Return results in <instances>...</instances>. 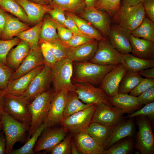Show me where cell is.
I'll return each mask as SVG.
<instances>
[{
    "label": "cell",
    "instance_id": "cell-3",
    "mask_svg": "<svg viewBox=\"0 0 154 154\" xmlns=\"http://www.w3.org/2000/svg\"><path fill=\"white\" fill-rule=\"evenodd\" d=\"M1 120L6 142L5 153L9 154L17 142L24 141L25 134L28 131L30 125L17 120L5 111L2 114Z\"/></svg>",
    "mask_w": 154,
    "mask_h": 154
},
{
    "label": "cell",
    "instance_id": "cell-42",
    "mask_svg": "<svg viewBox=\"0 0 154 154\" xmlns=\"http://www.w3.org/2000/svg\"><path fill=\"white\" fill-rule=\"evenodd\" d=\"M21 40L16 37L9 40H0V61L7 65V58L11 50L17 45Z\"/></svg>",
    "mask_w": 154,
    "mask_h": 154
},
{
    "label": "cell",
    "instance_id": "cell-50",
    "mask_svg": "<svg viewBox=\"0 0 154 154\" xmlns=\"http://www.w3.org/2000/svg\"><path fill=\"white\" fill-rule=\"evenodd\" d=\"M48 13L50 14L52 19L57 23L64 26L66 19L64 12L62 10L56 7H53Z\"/></svg>",
    "mask_w": 154,
    "mask_h": 154
},
{
    "label": "cell",
    "instance_id": "cell-38",
    "mask_svg": "<svg viewBox=\"0 0 154 154\" xmlns=\"http://www.w3.org/2000/svg\"><path fill=\"white\" fill-rule=\"evenodd\" d=\"M133 146L132 136L127 137L104 150L102 154H127L132 151Z\"/></svg>",
    "mask_w": 154,
    "mask_h": 154
},
{
    "label": "cell",
    "instance_id": "cell-35",
    "mask_svg": "<svg viewBox=\"0 0 154 154\" xmlns=\"http://www.w3.org/2000/svg\"><path fill=\"white\" fill-rule=\"evenodd\" d=\"M143 78L137 72L127 70L120 82L118 93H129Z\"/></svg>",
    "mask_w": 154,
    "mask_h": 154
},
{
    "label": "cell",
    "instance_id": "cell-25",
    "mask_svg": "<svg viewBox=\"0 0 154 154\" xmlns=\"http://www.w3.org/2000/svg\"><path fill=\"white\" fill-rule=\"evenodd\" d=\"M25 11L30 23H36L40 21L51 8L46 5L36 3L28 0H15Z\"/></svg>",
    "mask_w": 154,
    "mask_h": 154
},
{
    "label": "cell",
    "instance_id": "cell-34",
    "mask_svg": "<svg viewBox=\"0 0 154 154\" xmlns=\"http://www.w3.org/2000/svg\"><path fill=\"white\" fill-rule=\"evenodd\" d=\"M0 7L23 22L30 23L25 11L15 0H0Z\"/></svg>",
    "mask_w": 154,
    "mask_h": 154
},
{
    "label": "cell",
    "instance_id": "cell-18",
    "mask_svg": "<svg viewBox=\"0 0 154 154\" xmlns=\"http://www.w3.org/2000/svg\"><path fill=\"white\" fill-rule=\"evenodd\" d=\"M127 71L123 63L117 65L104 76L99 85L108 97L113 96L118 93L120 82Z\"/></svg>",
    "mask_w": 154,
    "mask_h": 154
},
{
    "label": "cell",
    "instance_id": "cell-55",
    "mask_svg": "<svg viewBox=\"0 0 154 154\" xmlns=\"http://www.w3.org/2000/svg\"><path fill=\"white\" fill-rule=\"evenodd\" d=\"M140 76L146 78L154 79V67L145 69L137 72Z\"/></svg>",
    "mask_w": 154,
    "mask_h": 154
},
{
    "label": "cell",
    "instance_id": "cell-56",
    "mask_svg": "<svg viewBox=\"0 0 154 154\" xmlns=\"http://www.w3.org/2000/svg\"><path fill=\"white\" fill-rule=\"evenodd\" d=\"M7 13L0 7V29L3 32L7 21Z\"/></svg>",
    "mask_w": 154,
    "mask_h": 154
},
{
    "label": "cell",
    "instance_id": "cell-37",
    "mask_svg": "<svg viewBox=\"0 0 154 154\" xmlns=\"http://www.w3.org/2000/svg\"><path fill=\"white\" fill-rule=\"evenodd\" d=\"M46 124L44 122L36 129L31 137L21 147L13 150L10 154H33L34 147L39 137L44 130L47 128Z\"/></svg>",
    "mask_w": 154,
    "mask_h": 154
},
{
    "label": "cell",
    "instance_id": "cell-4",
    "mask_svg": "<svg viewBox=\"0 0 154 154\" xmlns=\"http://www.w3.org/2000/svg\"><path fill=\"white\" fill-rule=\"evenodd\" d=\"M73 71V62L67 57L57 61L52 68L51 83L56 93L63 90L75 91L72 81Z\"/></svg>",
    "mask_w": 154,
    "mask_h": 154
},
{
    "label": "cell",
    "instance_id": "cell-6",
    "mask_svg": "<svg viewBox=\"0 0 154 154\" xmlns=\"http://www.w3.org/2000/svg\"><path fill=\"white\" fill-rule=\"evenodd\" d=\"M97 104L78 112L63 119L60 125L67 129L72 135L86 131L92 123Z\"/></svg>",
    "mask_w": 154,
    "mask_h": 154
},
{
    "label": "cell",
    "instance_id": "cell-51",
    "mask_svg": "<svg viewBox=\"0 0 154 154\" xmlns=\"http://www.w3.org/2000/svg\"><path fill=\"white\" fill-rule=\"evenodd\" d=\"M57 30L59 39L64 42L69 40L73 35L71 31L64 25L57 23Z\"/></svg>",
    "mask_w": 154,
    "mask_h": 154
},
{
    "label": "cell",
    "instance_id": "cell-48",
    "mask_svg": "<svg viewBox=\"0 0 154 154\" xmlns=\"http://www.w3.org/2000/svg\"><path fill=\"white\" fill-rule=\"evenodd\" d=\"M94 39H95L88 36L73 35L68 41L65 42L61 41L65 46L72 48L78 46Z\"/></svg>",
    "mask_w": 154,
    "mask_h": 154
},
{
    "label": "cell",
    "instance_id": "cell-10",
    "mask_svg": "<svg viewBox=\"0 0 154 154\" xmlns=\"http://www.w3.org/2000/svg\"><path fill=\"white\" fill-rule=\"evenodd\" d=\"M122 54L106 39L98 42L96 50L90 62L102 65H117L123 63Z\"/></svg>",
    "mask_w": 154,
    "mask_h": 154
},
{
    "label": "cell",
    "instance_id": "cell-39",
    "mask_svg": "<svg viewBox=\"0 0 154 154\" xmlns=\"http://www.w3.org/2000/svg\"><path fill=\"white\" fill-rule=\"evenodd\" d=\"M43 21L39 22L34 26L20 32L15 37L23 40L31 48L39 44V35Z\"/></svg>",
    "mask_w": 154,
    "mask_h": 154
},
{
    "label": "cell",
    "instance_id": "cell-47",
    "mask_svg": "<svg viewBox=\"0 0 154 154\" xmlns=\"http://www.w3.org/2000/svg\"><path fill=\"white\" fill-rule=\"evenodd\" d=\"M154 86V79L143 78L129 93V95L137 97L142 92Z\"/></svg>",
    "mask_w": 154,
    "mask_h": 154
},
{
    "label": "cell",
    "instance_id": "cell-31",
    "mask_svg": "<svg viewBox=\"0 0 154 154\" xmlns=\"http://www.w3.org/2000/svg\"><path fill=\"white\" fill-rule=\"evenodd\" d=\"M66 13L74 21L80 31L84 34L98 41L106 39L87 21L79 17L73 13L69 12Z\"/></svg>",
    "mask_w": 154,
    "mask_h": 154
},
{
    "label": "cell",
    "instance_id": "cell-5",
    "mask_svg": "<svg viewBox=\"0 0 154 154\" xmlns=\"http://www.w3.org/2000/svg\"><path fill=\"white\" fill-rule=\"evenodd\" d=\"M145 14L143 3H141L134 6L121 8L113 17L115 24L131 32L141 23Z\"/></svg>",
    "mask_w": 154,
    "mask_h": 154
},
{
    "label": "cell",
    "instance_id": "cell-23",
    "mask_svg": "<svg viewBox=\"0 0 154 154\" xmlns=\"http://www.w3.org/2000/svg\"><path fill=\"white\" fill-rule=\"evenodd\" d=\"M108 100L111 105L121 109L125 113H132L140 108L142 105L138 102L137 97L128 94L118 93L108 97Z\"/></svg>",
    "mask_w": 154,
    "mask_h": 154
},
{
    "label": "cell",
    "instance_id": "cell-12",
    "mask_svg": "<svg viewBox=\"0 0 154 154\" xmlns=\"http://www.w3.org/2000/svg\"><path fill=\"white\" fill-rule=\"evenodd\" d=\"M68 131L65 127H49L45 129L39 137L34 147L35 153L45 150L48 152L66 136Z\"/></svg>",
    "mask_w": 154,
    "mask_h": 154
},
{
    "label": "cell",
    "instance_id": "cell-26",
    "mask_svg": "<svg viewBox=\"0 0 154 154\" xmlns=\"http://www.w3.org/2000/svg\"><path fill=\"white\" fill-rule=\"evenodd\" d=\"M31 48L28 43L21 40L8 54L7 58V65L14 71H15L27 56Z\"/></svg>",
    "mask_w": 154,
    "mask_h": 154
},
{
    "label": "cell",
    "instance_id": "cell-40",
    "mask_svg": "<svg viewBox=\"0 0 154 154\" xmlns=\"http://www.w3.org/2000/svg\"><path fill=\"white\" fill-rule=\"evenodd\" d=\"M94 7L113 16L121 8V0H99Z\"/></svg>",
    "mask_w": 154,
    "mask_h": 154
},
{
    "label": "cell",
    "instance_id": "cell-49",
    "mask_svg": "<svg viewBox=\"0 0 154 154\" xmlns=\"http://www.w3.org/2000/svg\"><path fill=\"white\" fill-rule=\"evenodd\" d=\"M137 98L138 102L142 105L154 102V86L142 92Z\"/></svg>",
    "mask_w": 154,
    "mask_h": 154
},
{
    "label": "cell",
    "instance_id": "cell-58",
    "mask_svg": "<svg viewBox=\"0 0 154 154\" xmlns=\"http://www.w3.org/2000/svg\"><path fill=\"white\" fill-rule=\"evenodd\" d=\"M4 94L2 91H0V120L4 111Z\"/></svg>",
    "mask_w": 154,
    "mask_h": 154
},
{
    "label": "cell",
    "instance_id": "cell-63",
    "mask_svg": "<svg viewBox=\"0 0 154 154\" xmlns=\"http://www.w3.org/2000/svg\"><path fill=\"white\" fill-rule=\"evenodd\" d=\"M3 32L2 30L0 29V38H1Z\"/></svg>",
    "mask_w": 154,
    "mask_h": 154
},
{
    "label": "cell",
    "instance_id": "cell-60",
    "mask_svg": "<svg viewBox=\"0 0 154 154\" xmlns=\"http://www.w3.org/2000/svg\"><path fill=\"white\" fill-rule=\"evenodd\" d=\"M99 0H84L86 8H90L94 7Z\"/></svg>",
    "mask_w": 154,
    "mask_h": 154
},
{
    "label": "cell",
    "instance_id": "cell-33",
    "mask_svg": "<svg viewBox=\"0 0 154 154\" xmlns=\"http://www.w3.org/2000/svg\"><path fill=\"white\" fill-rule=\"evenodd\" d=\"M57 23L52 19L43 21L39 35V44L59 39L57 33Z\"/></svg>",
    "mask_w": 154,
    "mask_h": 154
},
{
    "label": "cell",
    "instance_id": "cell-20",
    "mask_svg": "<svg viewBox=\"0 0 154 154\" xmlns=\"http://www.w3.org/2000/svg\"><path fill=\"white\" fill-rule=\"evenodd\" d=\"M98 42L94 39L78 46L70 48L66 57L73 62L89 61L96 50Z\"/></svg>",
    "mask_w": 154,
    "mask_h": 154
},
{
    "label": "cell",
    "instance_id": "cell-21",
    "mask_svg": "<svg viewBox=\"0 0 154 154\" xmlns=\"http://www.w3.org/2000/svg\"><path fill=\"white\" fill-rule=\"evenodd\" d=\"M76 146L80 152L83 154H102L104 147L98 143L86 131L73 135Z\"/></svg>",
    "mask_w": 154,
    "mask_h": 154
},
{
    "label": "cell",
    "instance_id": "cell-13",
    "mask_svg": "<svg viewBox=\"0 0 154 154\" xmlns=\"http://www.w3.org/2000/svg\"><path fill=\"white\" fill-rule=\"evenodd\" d=\"M75 91L78 98L84 103L87 104H96L102 103L111 106L108 100V97L102 89L87 83H78L74 84Z\"/></svg>",
    "mask_w": 154,
    "mask_h": 154
},
{
    "label": "cell",
    "instance_id": "cell-41",
    "mask_svg": "<svg viewBox=\"0 0 154 154\" xmlns=\"http://www.w3.org/2000/svg\"><path fill=\"white\" fill-rule=\"evenodd\" d=\"M46 42L57 61L66 57L70 48L65 46L59 39Z\"/></svg>",
    "mask_w": 154,
    "mask_h": 154
},
{
    "label": "cell",
    "instance_id": "cell-43",
    "mask_svg": "<svg viewBox=\"0 0 154 154\" xmlns=\"http://www.w3.org/2000/svg\"><path fill=\"white\" fill-rule=\"evenodd\" d=\"M72 135H67L64 139L48 152L51 154H71V139Z\"/></svg>",
    "mask_w": 154,
    "mask_h": 154
},
{
    "label": "cell",
    "instance_id": "cell-22",
    "mask_svg": "<svg viewBox=\"0 0 154 154\" xmlns=\"http://www.w3.org/2000/svg\"><path fill=\"white\" fill-rule=\"evenodd\" d=\"M131 54L143 59L154 60V42L131 35Z\"/></svg>",
    "mask_w": 154,
    "mask_h": 154
},
{
    "label": "cell",
    "instance_id": "cell-57",
    "mask_svg": "<svg viewBox=\"0 0 154 154\" xmlns=\"http://www.w3.org/2000/svg\"><path fill=\"white\" fill-rule=\"evenodd\" d=\"M6 146V140L3 131L0 132V154L5 153Z\"/></svg>",
    "mask_w": 154,
    "mask_h": 154
},
{
    "label": "cell",
    "instance_id": "cell-45",
    "mask_svg": "<svg viewBox=\"0 0 154 154\" xmlns=\"http://www.w3.org/2000/svg\"><path fill=\"white\" fill-rule=\"evenodd\" d=\"M39 44L44 64L52 68L57 61L55 56L46 42H42Z\"/></svg>",
    "mask_w": 154,
    "mask_h": 154
},
{
    "label": "cell",
    "instance_id": "cell-27",
    "mask_svg": "<svg viewBox=\"0 0 154 154\" xmlns=\"http://www.w3.org/2000/svg\"><path fill=\"white\" fill-rule=\"evenodd\" d=\"M30 28L28 24L7 13L6 22L1 39L3 40L11 39L19 33Z\"/></svg>",
    "mask_w": 154,
    "mask_h": 154
},
{
    "label": "cell",
    "instance_id": "cell-29",
    "mask_svg": "<svg viewBox=\"0 0 154 154\" xmlns=\"http://www.w3.org/2000/svg\"><path fill=\"white\" fill-rule=\"evenodd\" d=\"M123 64L127 70L137 72L142 70L154 67V60H145L129 53L122 54Z\"/></svg>",
    "mask_w": 154,
    "mask_h": 154
},
{
    "label": "cell",
    "instance_id": "cell-8",
    "mask_svg": "<svg viewBox=\"0 0 154 154\" xmlns=\"http://www.w3.org/2000/svg\"><path fill=\"white\" fill-rule=\"evenodd\" d=\"M4 111L23 123L30 125L31 115L29 104L20 95L4 94Z\"/></svg>",
    "mask_w": 154,
    "mask_h": 154
},
{
    "label": "cell",
    "instance_id": "cell-46",
    "mask_svg": "<svg viewBox=\"0 0 154 154\" xmlns=\"http://www.w3.org/2000/svg\"><path fill=\"white\" fill-rule=\"evenodd\" d=\"M144 116L149 118L152 121L154 119V102L145 104L141 109L134 112L126 116L123 117V119L132 118L139 116Z\"/></svg>",
    "mask_w": 154,
    "mask_h": 154
},
{
    "label": "cell",
    "instance_id": "cell-17",
    "mask_svg": "<svg viewBox=\"0 0 154 154\" xmlns=\"http://www.w3.org/2000/svg\"><path fill=\"white\" fill-rule=\"evenodd\" d=\"M44 64L43 57L38 44L31 48L27 56L14 71L9 81L29 72L38 66Z\"/></svg>",
    "mask_w": 154,
    "mask_h": 154
},
{
    "label": "cell",
    "instance_id": "cell-14",
    "mask_svg": "<svg viewBox=\"0 0 154 154\" xmlns=\"http://www.w3.org/2000/svg\"><path fill=\"white\" fill-rule=\"evenodd\" d=\"M80 15L82 18L98 29L103 37L107 39L111 25L110 16L109 13L93 7L85 8Z\"/></svg>",
    "mask_w": 154,
    "mask_h": 154
},
{
    "label": "cell",
    "instance_id": "cell-16",
    "mask_svg": "<svg viewBox=\"0 0 154 154\" xmlns=\"http://www.w3.org/2000/svg\"><path fill=\"white\" fill-rule=\"evenodd\" d=\"M68 92L65 90H61L56 93L53 96L44 122L47 127L60 124L63 120Z\"/></svg>",
    "mask_w": 154,
    "mask_h": 154
},
{
    "label": "cell",
    "instance_id": "cell-32",
    "mask_svg": "<svg viewBox=\"0 0 154 154\" xmlns=\"http://www.w3.org/2000/svg\"><path fill=\"white\" fill-rule=\"evenodd\" d=\"M49 1L53 7L73 13H81L86 7L84 0H49Z\"/></svg>",
    "mask_w": 154,
    "mask_h": 154
},
{
    "label": "cell",
    "instance_id": "cell-28",
    "mask_svg": "<svg viewBox=\"0 0 154 154\" xmlns=\"http://www.w3.org/2000/svg\"><path fill=\"white\" fill-rule=\"evenodd\" d=\"M114 127L92 122L86 131L98 143L104 147Z\"/></svg>",
    "mask_w": 154,
    "mask_h": 154
},
{
    "label": "cell",
    "instance_id": "cell-44",
    "mask_svg": "<svg viewBox=\"0 0 154 154\" xmlns=\"http://www.w3.org/2000/svg\"><path fill=\"white\" fill-rule=\"evenodd\" d=\"M14 71L0 61V91L7 88Z\"/></svg>",
    "mask_w": 154,
    "mask_h": 154
},
{
    "label": "cell",
    "instance_id": "cell-30",
    "mask_svg": "<svg viewBox=\"0 0 154 154\" xmlns=\"http://www.w3.org/2000/svg\"><path fill=\"white\" fill-rule=\"evenodd\" d=\"M92 104H86L81 101L78 98V94L75 91H68L63 120L70 115L85 109Z\"/></svg>",
    "mask_w": 154,
    "mask_h": 154
},
{
    "label": "cell",
    "instance_id": "cell-15",
    "mask_svg": "<svg viewBox=\"0 0 154 154\" xmlns=\"http://www.w3.org/2000/svg\"><path fill=\"white\" fill-rule=\"evenodd\" d=\"M131 32L114 23L110 25L107 39L111 44L122 54L131 52L132 48L130 41Z\"/></svg>",
    "mask_w": 154,
    "mask_h": 154
},
{
    "label": "cell",
    "instance_id": "cell-1",
    "mask_svg": "<svg viewBox=\"0 0 154 154\" xmlns=\"http://www.w3.org/2000/svg\"><path fill=\"white\" fill-rule=\"evenodd\" d=\"M117 65H102L89 61L73 62L72 83L100 85L105 76Z\"/></svg>",
    "mask_w": 154,
    "mask_h": 154
},
{
    "label": "cell",
    "instance_id": "cell-59",
    "mask_svg": "<svg viewBox=\"0 0 154 154\" xmlns=\"http://www.w3.org/2000/svg\"><path fill=\"white\" fill-rule=\"evenodd\" d=\"M71 148L72 154H79L80 153L76 146L73 139L72 137L71 139Z\"/></svg>",
    "mask_w": 154,
    "mask_h": 154
},
{
    "label": "cell",
    "instance_id": "cell-53",
    "mask_svg": "<svg viewBox=\"0 0 154 154\" xmlns=\"http://www.w3.org/2000/svg\"><path fill=\"white\" fill-rule=\"evenodd\" d=\"M145 12L154 22V0H144L143 2Z\"/></svg>",
    "mask_w": 154,
    "mask_h": 154
},
{
    "label": "cell",
    "instance_id": "cell-7",
    "mask_svg": "<svg viewBox=\"0 0 154 154\" xmlns=\"http://www.w3.org/2000/svg\"><path fill=\"white\" fill-rule=\"evenodd\" d=\"M138 127L135 147L142 154H153L154 135L149 118L144 116L136 117Z\"/></svg>",
    "mask_w": 154,
    "mask_h": 154
},
{
    "label": "cell",
    "instance_id": "cell-11",
    "mask_svg": "<svg viewBox=\"0 0 154 154\" xmlns=\"http://www.w3.org/2000/svg\"><path fill=\"white\" fill-rule=\"evenodd\" d=\"M125 113L118 108L100 103L97 104L92 122L114 127L124 119Z\"/></svg>",
    "mask_w": 154,
    "mask_h": 154
},
{
    "label": "cell",
    "instance_id": "cell-52",
    "mask_svg": "<svg viewBox=\"0 0 154 154\" xmlns=\"http://www.w3.org/2000/svg\"><path fill=\"white\" fill-rule=\"evenodd\" d=\"M64 26L66 27L72 32L73 35H78L89 37L82 33L72 19L66 14V19Z\"/></svg>",
    "mask_w": 154,
    "mask_h": 154
},
{
    "label": "cell",
    "instance_id": "cell-62",
    "mask_svg": "<svg viewBox=\"0 0 154 154\" xmlns=\"http://www.w3.org/2000/svg\"><path fill=\"white\" fill-rule=\"evenodd\" d=\"M2 129V125L1 120H0V132H1V130Z\"/></svg>",
    "mask_w": 154,
    "mask_h": 154
},
{
    "label": "cell",
    "instance_id": "cell-36",
    "mask_svg": "<svg viewBox=\"0 0 154 154\" xmlns=\"http://www.w3.org/2000/svg\"><path fill=\"white\" fill-rule=\"evenodd\" d=\"M133 36L154 42V23L145 17L141 23L131 32Z\"/></svg>",
    "mask_w": 154,
    "mask_h": 154
},
{
    "label": "cell",
    "instance_id": "cell-54",
    "mask_svg": "<svg viewBox=\"0 0 154 154\" xmlns=\"http://www.w3.org/2000/svg\"><path fill=\"white\" fill-rule=\"evenodd\" d=\"M144 0H121V8L136 5L139 4L143 3Z\"/></svg>",
    "mask_w": 154,
    "mask_h": 154
},
{
    "label": "cell",
    "instance_id": "cell-61",
    "mask_svg": "<svg viewBox=\"0 0 154 154\" xmlns=\"http://www.w3.org/2000/svg\"><path fill=\"white\" fill-rule=\"evenodd\" d=\"M33 3L43 5H46V4L49 0H28Z\"/></svg>",
    "mask_w": 154,
    "mask_h": 154
},
{
    "label": "cell",
    "instance_id": "cell-9",
    "mask_svg": "<svg viewBox=\"0 0 154 154\" xmlns=\"http://www.w3.org/2000/svg\"><path fill=\"white\" fill-rule=\"evenodd\" d=\"M51 69V67L44 64L41 71L32 80L26 91L20 95L28 104L50 87Z\"/></svg>",
    "mask_w": 154,
    "mask_h": 154
},
{
    "label": "cell",
    "instance_id": "cell-2",
    "mask_svg": "<svg viewBox=\"0 0 154 154\" xmlns=\"http://www.w3.org/2000/svg\"><path fill=\"white\" fill-rule=\"evenodd\" d=\"M56 92L50 87L38 95L28 105L31 120L28 131L27 140L43 123L49 111L52 99Z\"/></svg>",
    "mask_w": 154,
    "mask_h": 154
},
{
    "label": "cell",
    "instance_id": "cell-24",
    "mask_svg": "<svg viewBox=\"0 0 154 154\" xmlns=\"http://www.w3.org/2000/svg\"><path fill=\"white\" fill-rule=\"evenodd\" d=\"M134 125L132 119H124L114 128L104 147L106 150L121 140L127 137L132 136Z\"/></svg>",
    "mask_w": 154,
    "mask_h": 154
},
{
    "label": "cell",
    "instance_id": "cell-19",
    "mask_svg": "<svg viewBox=\"0 0 154 154\" xmlns=\"http://www.w3.org/2000/svg\"><path fill=\"white\" fill-rule=\"evenodd\" d=\"M44 65L38 66L29 72L9 81L6 88L2 91L3 94L17 95L23 94L35 76L42 69Z\"/></svg>",
    "mask_w": 154,
    "mask_h": 154
}]
</instances>
